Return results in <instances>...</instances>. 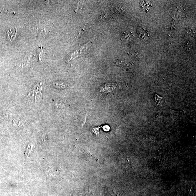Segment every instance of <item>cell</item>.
Instances as JSON below:
<instances>
[{
    "instance_id": "4",
    "label": "cell",
    "mask_w": 196,
    "mask_h": 196,
    "mask_svg": "<svg viewBox=\"0 0 196 196\" xmlns=\"http://www.w3.org/2000/svg\"><path fill=\"white\" fill-rule=\"evenodd\" d=\"M55 85L58 88H66V85L65 83L63 82H57L55 84Z\"/></svg>"
},
{
    "instance_id": "3",
    "label": "cell",
    "mask_w": 196,
    "mask_h": 196,
    "mask_svg": "<svg viewBox=\"0 0 196 196\" xmlns=\"http://www.w3.org/2000/svg\"><path fill=\"white\" fill-rule=\"evenodd\" d=\"M16 30L15 29H11L8 32V35L10 40H13L16 35Z\"/></svg>"
},
{
    "instance_id": "2",
    "label": "cell",
    "mask_w": 196,
    "mask_h": 196,
    "mask_svg": "<svg viewBox=\"0 0 196 196\" xmlns=\"http://www.w3.org/2000/svg\"><path fill=\"white\" fill-rule=\"evenodd\" d=\"M133 37V35L132 33L130 32H129L124 33L122 35L121 39L124 42H128L130 41Z\"/></svg>"
},
{
    "instance_id": "1",
    "label": "cell",
    "mask_w": 196,
    "mask_h": 196,
    "mask_svg": "<svg viewBox=\"0 0 196 196\" xmlns=\"http://www.w3.org/2000/svg\"><path fill=\"white\" fill-rule=\"evenodd\" d=\"M116 63L118 67L125 69L130 68L133 65L130 62L123 61L120 60H117L116 62Z\"/></svg>"
}]
</instances>
